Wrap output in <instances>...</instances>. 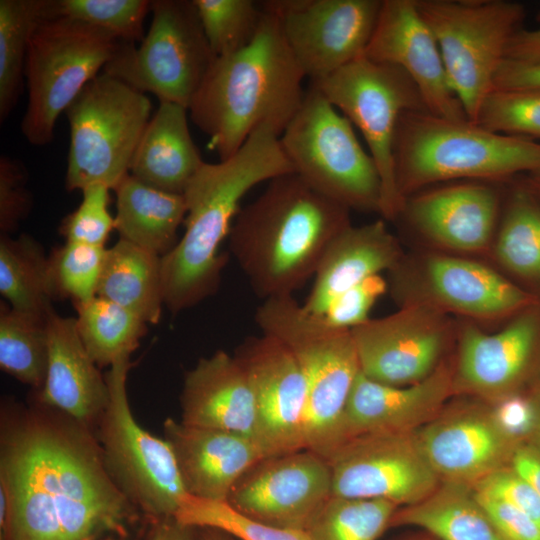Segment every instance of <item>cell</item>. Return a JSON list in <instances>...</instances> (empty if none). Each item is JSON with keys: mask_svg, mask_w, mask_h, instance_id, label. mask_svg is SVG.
<instances>
[{"mask_svg": "<svg viewBox=\"0 0 540 540\" xmlns=\"http://www.w3.org/2000/svg\"><path fill=\"white\" fill-rule=\"evenodd\" d=\"M179 524L221 531L239 540H310L304 530L284 529L250 519L227 501L188 495L174 516Z\"/></svg>", "mask_w": 540, "mask_h": 540, "instance_id": "60d3db41", "label": "cell"}, {"mask_svg": "<svg viewBox=\"0 0 540 540\" xmlns=\"http://www.w3.org/2000/svg\"><path fill=\"white\" fill-rule=\"evenodd\" d=\"M131 366L130 358H124L109 367V403L95 435L108 474L130 503L150 517L173 519L189 494L170 445L143 429L132 414L127 395Z\"/></svg>", "mask_w": 540, "mask_h": 540, "instance_id": "8fae6325", "label": "cell"}, {"mask_svg": "<svg viewBox=\"0 0 540 540\" xmlns=\"http://www.w3.org/2000/svg\"><path fill=\"white\" fill-rule=\"evenodd\" d=\"M106 250L75 242L56 248L49 256L56 298H69L76 304L97 296Z\"/></svg>", "mask_w": 540, "mask_h": 540, "instance_id": "b9f144b4", "label": "cell"}, {"mask_svg": "<svg viewBox=\"0 0 540 540\" xmlns=\"http://www.w3.org/2000/svg\"><path fill=\"white\" fill-rule=\"evenodd\" d=\"M97 540H125V538L124 536H121V535H109V536H105Z\"/></svg>", "mask_w": 540, "mask_h": 540, "instance_id": "6f0895ef", "label": "cell"}, {"mask_svg": "<svg viewBox=\"0 0 540 540\" xmlns=\"http://www.w3.org/2000/svg\"><path fill=\"white\" fill-rule=\"evenodd\" d=\"M416 435L441 481L471 486L507 466L521 444L502 430L492 409L474 404L442 409Z\"/></svg>", "mask_w": 540, "mask_h": 540, "instance_id": "ffe728a7", "label": "cell"}, {"mask_svg": "<svg viewBox=\"0 0 540 540\" xmlns=\"http://www.w3.org/2000/svg\"><path fill=\"white\" fill-rule=\"evenodd\" d=\"M386 289L380 274L368 277L338 296L323 318L335 328L351 330L370 319L371 308Z\"/></svg>", "mask_w": 540, "mask_h": 540, "instance_id": "bcb514c9", "label": "cell"}, {"mask_svg": "<svg viewBox=\"0 0 540 540\" xmlns=\"http://www.w3.org/2000/svg\"><path fill=\"white\" fill-rule=\"evenodd\" d=\"M397 509L383 499L332 495L305 531L310 540H376Z\"/></svg>", "mask_w": 540, "mask_h": 540, "instance_id": "8d00e7d4", "label": "cell"}, {"mask_svg": "<svg viewBox=\"0 0 540 540\" xmlns=\"http://www.w3.org/2000/svg\"><path fill=\"white\" fill-rule=\"evenodd\" d=\"M400 258L398 240L383 220L362 226L350 224L325 251L302 304L304 309L323 316L338 296L368 277L393 270Z\"/></svg>", "mask_w": 540, "mask_h": 540, "instance_id": "4316f807", "label": "cell"}, {"mask_svg": "<svg viewBox=\"0 0 540 540\" xmlns=\"http://www.w3.org/2000/svg\"><path fill=\"white\" fill-rule=\"evenodd\" d=\"M534 404H535V408H536V425H535V430H534V435L536 436L537 438V441H538V445L540 447V391L537 395V398L535 400H533Z\"/></svg>", "mask_w": 540, "mask_h": 540, "instance_id": "11a10c76", "label": "cell"}, {"mask_svg": "<svg viewBox=\"0 0 540 540\" xmlns=\"http://www.w3.org/2000/svg\"><path fill=\"white\" fill-rule=\"evenodd\" d=\"M188 108L160 102L148 122L129 173L163 191L183 194L204 161L188 126Z\"/></svg>", "mask_w": 540, "mask_h": 540, "instance_id": "f1b7e54d", "label": "cell"}, {"mask_svg": "<svg viewBox=\"0 0 540 540\" xmlns=\"http://www.w3.org/2000/svg\"><path fill=\"white\" fill-rule=\"evenodd\" d=\"M193 1L215 57L239 51L254 39L263 14L260 2L252 0Z\"/></svg>", "mask_w": 540, "mask_h": 540, "instance_id": "ab89813d", "label": "cell"}, {"mask_svg": "<svg viewBox=\"0 0 540 540\" xmlns=\"http://www.w3.org/2000/svg\"><path fill=\"white\" fill-rule=\"evenodd\" d=\"M0 293L9 306L31 317L47 320L57 299L49 256L28 234L17 238L1 234Z\"/></svg>", "mask_w": 540, "mask_h": 540, "instance_id": "d6a6232c", "label": "cell"}, {"mask_svg": "<svg viewBox=\"0 0 540 540\" xmlns=\"http://www.w3.org/2000/svg\"><path fill=\"white\" fill-rule=\"evenodd\" d=\"M180 404L183 423L238 433L260 444L253 392L235 355L218 350L201 358L185 374Z\"/></svg>", "mask_w": 540, "mask_h": 540, "instance_id": "d4e9b609", "label": "cell"}, {"mask_svg": "<svg viewBox=\"0 0 540 540\" xmlns=\"http://www.w3.org/2000/svg\"><path fill=\"white\" fill-rule=\"evenodd\" d=\"M151 5L148 0H41V17L78 21L134 43L145 36Z\"/></svg>", "mask_w": 540, "mask_h": 540, "instance_id": "74e56055", "label": "cell"}, {"mask_svg": "<svg viewBox=\"0 0 540 540\" xmlns=\"http://www.w3.org/2000/svg\"><path fill=\"white\" fill-rule=\"evenodd\" d=\"M475 123L495 133L540 138V90L493 89Z\"/></svg>", "mask_w": 540, "mask_h": 540, "instance_id": "7bdbcfd3", "label": "cell"}, {"mask_svg": "<svg viewBox=\"0 0 540 540\" xmlns=\"http://www.w3.org/2000/svg\"><path fill=\"white\" fill-rule=\"evenodd\" d=\"M48 364L36 401L56 409L95 432L109 403V387L86 350L75 318H47Z\"/></svg>", "mask_w": 540, "mask_h": 540, "instance_id": "603a6c76", "label": "cell"}, {"mask_svg": "<svg viewBox=\"0 0 540 540\" xmlns=\"http://www.w3.org/2000/svg\"><path fill=\"white\" fill-rule=\"evenodd\" d=\"M41 19V0L0 1V121L22 94L31 34Z\"/></svg>", "mask_w": 540, "mask_h": 540, "instance_id": "d590c367", "label": "cell"}, {"mask_svg": "<svg viewBox=\"0 0 540 540\" xmlns=\"http://www.w3.org/2000/svg\"><path fill=\"white\" fill-rule=\"evenodd\" d=\"M510 466L529 481L540 495V447L519 444L515 449Z\"/></svg>", "mask_w": 540, "mask_h": 540, "instance_id": "f5cc1de1", "label": "cell"}, {"mask_svg": "<svg viewBox=\"0 0 540 540\" xmlns=\"http://www.w3.org/2000/svg\"><path fill=\"white\" fill-rule=\"evenodd\" d=\"M481 494L503 500L530 516L540 526V495L511 466H504L473 486Z\"/></svg>", "mask_w": 540, "mask_h": 540, "instance_id": "7dc6e473", "label": "cell"}, {"mask_svg": "<svg viewBox=\"0 0 540 540\" xmlns=\"http://www.w3.org/2000/svg\"><path fill=\"white\" fill-rule=\"evenodd\" d=\"M394 162L397 186L405 199L436 182L540 172V143L495 133L469 120L408 111L397 125Z\"/></svg>", "mask_w": 540, "mask_h": 540, "instance_id": "5b68a950", "label": "cell"}, {"mask_svg": "<svg viewBox=\"0 0 540 540\" xmlns=\"http://www.w3.org/2000/svg\"><path fill=\"white\" fill-rule=\"evenodd\" d=\"M474 492L505 540H540V526L526 513L503 500Z\"/></svg>", "mask_w": 540, "mask_h": 540, "instance_id": "c3c4849f", "label": "cell"}, {"mask_svg": "<svg viewBox=\"0 0 540 540\" xmlns=\"http://www.w3.org/2000/svg\"><path fill=\"white\" fill-rule=\"evenodd\" d=\"M235 357L253 392L259 440L267 457L305 449L306 382L295 355L262 334L246 339Z\"/></svg>", "mask_w": 540, "mask_h": 540, "instance_id": "ac0fdd59", "label": "cell"}, {"mask_svg": "<svg viewBox=\"0 0 540 540\" xmlns=\"http://www.w3.org/2000/svg\"><path fill=\"white\" fill-rule=\"evenodd\" d=\"M415 526L438 540H505L471 485L441 481L420 502L397 509L390 526Z\"/></svg>", "mask_w": 540, "mask_h": 540, "instance_id": "4dcf8cb0", "label": "cell"}, {"mask_svg": "<svg viewBox=\"0 0 540 540\" xmlns=\"http://www.w3.org/2000/svg\"><path fill=\"white\" fill-rule=\"evenodd\" d=\"M496 244L497 257L506 268L540 280V207L528 194H514Z\"/></svg>", "mask_w": 540, "mask_h": 540, "instance_id": "f35d334b", "label": "cell"}, {"mask_svg": "<svg viewBox=\"0 0 540 540\" xmlns=\"http://www.w3.org/2000/svg\"><path fill=\"white\" fill-rule=\"evenodd\" d=\"M452 392L453 373L446 365L407 386L379 383L360 371L344 416L343 443L366 434L417 431L442 411Z\"/></svg>", "mask_w": 540, "mask_h": 540, "instance_id": "7402d4cb", "label": "cell"}, {"mask_svg": "<svg viewBox=\"0 0 540 540\" xmlns=\"http://www.w3.org/2000/svg\"><path fill=\"white\" fill-rule=\"evenodd\" d=\"M447 322L434 306L406 303L398 312L351 329L360 371L392 386L422 381L437 367Z\"/></svg>", "mask_w": 540, "mask_h": 540, "instance_id": "e0dca14e", "label": "cell"}, {"mask_svg": "<svg viewBox=\"0 0 540 540\" xmlns=\"http://www.w3.org/2000/svg\"><path fill=\"white\" fill-rule=\"evenodd\" d=\"M416 5L437 40L452 89L475 123L520 30L524 6L505 0H416Z\"/></svg>", "mask_w": 540, "mask_h": 540, "instance_id": "30bf717a", "label": "cell"}, {"mask_svg": "<svg viewBox=\"0 0 540 540\" xmlns=\"http://www.w3.org/2000/svg\"><path fill=\"white\" fill-rule=\"evenodd\" d=\"M350 224L348 208L290 173L270 180L240 209L230 251L258 297L291 296L314 277L332 240Z\"/></svg>", "mask_w": 540, "mask_h": 540, "instance_id": "3957f363", "label": "cell"}, {"mask_svg": "<svg viewBox=\"0 0 540 540\" xmlns=\"http://www.w3.org/2000/svg\"><path fill=\"white\" fill-rule=\"evenodd\" d=\"M74 307L80 338L99 368L130 358L147 333L146 322L105 298L95 296Z\"/></svg>", "mask_w": 540, "mask_h": 540, "instance_id": "836d02e7", "label": "cell"}, {"mask_svg": "<svg viewBox=\"0 0 540 540\" xmlns=\"http://www.w3.org/2000/svg\"><path fill=\"white\" fill-rule=\"evenodd\" d=\"M48 364L47 320L0 303V367L19 382L39 391Z\"/></svg>", "mask_w": 540, "mask_h": 540, "instance_id": "e575fe53", "label": "cell"}, {"mask_svg": "<svg viewBox=\"0 0 540 540\" xmlns=\"http://www.w3.org/2000/svg\"><path fill=\"white\" fill-rule=\"evenodd\" d=\"M164 439L170 445L187 493L227 501L238 481L267 455L247 436L187 425L167 418Z\"/></svg>", "mask_w": 540, "mask_h": 540, "instance_id": "44dd1931", "label": "cell"}, {"mask_svg": "<svg viewBox=\"0 0 540 540\" xmlns=\"http://www.w3.org/2000/svg\"><path fill=\"white\" fill-rule=\"evenodd\" d=\"M539 318L526 312L495 334L473 326L461 333L453 389L489 399H501L519 382L539 336Z\"/></svg>", "mask_w": 540, "mask_h": 540, "instance_id": "cb8c5ba5", "label": "cell"}, {"mask_svg": "<svg viewBox=\"0 0 540 540\" xmlns=\"http://www.w3.org/2000/svg\"><path fill=\"white\" fill-rule=\"evenodd\" d=\"M311 84L361 132L380 177L379 213L395 220L405 201L395 175L397 125L405 112L427 111L416 85L399 67L364 55Z\"/></svg>", "mask_w": 540, "mask_h": 540, "instance_id": "7c38bea8", "label": "cell"}, {"mask_svg": "<svg viewBox=\"0 0 540 540\" xmlns=\"http://www.w3.org/2000/svg\"><path fill=\"white\" fill-rule=\"evenodd\" d=\"M409 221L447 248L478 251L491 239L498 214L495 191L481 183H460L405 198Z\"/></svg>", "mask_w": 540, "mask_h": 540, "instance_id": "484cf974", "label": "cell"}, {"mask_svg": "<svg viewBox=\"0 0 540 540\" xmlns=\"http://www.w3.org/2000/svg\"><path fill=\"white\" fill-rule=\"evenodd\" d=\"M28 173L17 159L0 157V230L9 235L29 214L32 195L27 188Z\"/></svg>", "mask_w": 540, "mask_h": 540, "instance_id": "f6af8a7d", "label": "cell"}, {"mask_svg": "<svg viewBox=\"0 0 540 540\" xmlns=\"http://www.w3.org/2000/svg\"><path fill=\"white\" fill-rule=\"evenodd\" d=\"M505 59L526 64L540 63V28L517 31L507 46Z\"/></svg>", "mask_w": 540, "mask_h": 540, "instance_id": "816d5d0a", "label": "cell"}, {"mask_svg": "<svg viewBox=\"0 0 540 540\" xmlns=\"http://www.w3.org/2000/svg\"><path fill=\"white\" fill-rule=\"evenodd\" d=\"M97 296L158 324L164 305L162 257L119 238L106 250Z\"/></svg>", "mask_w": 540, "mask_h": 540, "instance_id": "1f68e13d", "label": "cell"}, {"mask_svg": "<svg viewBox=\"0 0 540 540\" xmlns=\"http://www.w3.org/2000/svg\"><path fill=\"white\" fill-rule=\"evenodd\" d=\"M122 40L104 30L64 18H42L28 45L27 106L20 127L32 145L54 139L58 117L102 73Z\"/></svg>", "mask_w": 540, "mask_h": 540, "instance_id": "52a82bcc", "label": "cell"}, {"mask_svg": "<svg viewBox=\"0 0 540 540\" xmlns=\"http://www.w3.org/2000/svg\"><path fill=\"white\" fill-rule=\"evenodd\" d=\"M282 149L311 188L348 209L379 212L380 177L352 123L314 85L280 135Z\"/></svg>", "mask_w": 540, "mask_h": 540, "instance_id": "ba28073f", "label": "cell"}, {"mask_svg": "<svg viewBox=\"0 0 540 540\" xmlns=\"http://www.w3.org/2000/svg\"><path fill=\"white\" fill-rule=\"evenodd\" d=\"M140 42H123L102 72L159 102L189 108L215 60L193 0H156Z\"/></svg>", "mask_w": 540, "mask_h": 540, "instance_id": "4fadbf2b", "label": "cell"}, {"mask_svg": "<svg viewBox=\"0 0 540 540\" xmlns=\"http://www.w3.org/2000/svg\"><path fill=\"white\" fill-rule=\"evenodd\" d=\"M364 56L402 69L416 85L430 114L468 120L451 87L437 40L420 15L416 0H382Z\"/></svg>", "mask_w": 540, "mask_h": 540, "instance_id": "d6986e66", "label": "cell"}, {"mask_svg": "<svg viewBox=\"0 0 540 540\" xmlns=\"http://www.w3.org/2000/svg\"><path fill=\"white\" fill-rule=\"evenodd\" d=\"M537 173V179H536V182H537V186L538 188L540 189V172H536Z\"/></svg>", "mask_w": 540, "mask_h": 540, "instance_id": "680465c9", "label": "cell"}, {"mask_svg": "<svg viewBox=\"0 0 540 540\" xmlns=\"http://www.w3.org/2000/svg\"><path fill=\"white\" fill-rule=\"evenodd\" d=\"M332 495L329 462L303 449L260 461L238 481L227 502L257 522L305 531Z\"/></svg>", "mask_w": 540, "mask_h": 540, "instance_id": "2e32d148", "label": "cell"}, {"mask_svg": "<svg viewBox=\"0 0 540 540\" xmlns=\"http://www.w3.org/2000/svg\"><path fill=\"white\" fill-rule=\"evenodd\" d=\"M0 485L9 540L125 536L138 516L108 474L95 432L36 400L2 408Z\"/></svg>", "mask_w": 540, "mask_h": 540, "instance_id": "6da1fadb", "label": "cell"}, {"mask_svg": "<svg viewBox=\"0 0 540 540\" xmlns=\"http://www.w3.org/2000/svg\"><path fill=\"white\" fill-rule=\"evenodd\" d=\"M493 89L540 90V63L526 64L505 59L496 73Z\"/></svg>", "mask_w": 540, "mask_h": 540, "instance_id": "f907efd6", "label": "cell"}, {"mask_svg": "<svg viewBox=\"0 0 540 540\" xmlns=\"http://www.w3.org/2000/svg\"><path fill=\"white\" fill-rule=\"evenodd\" d=\"M424 285L437 305L477 318L502 317L535 303L534 296L490 268L450 256L426 261Z\"/></svg>", "mask_w": 540, "mask_h": 540, "instance_id": "83f0119b", "label": "cell"}, {"mask_svg": "<svg viewBox=\"0 0 540 540\" xmlns=\"http://www.w3.org/2000/svg\"><path fill=\"white\" fill-rule=\"evenodd\" d=\"M114 229L120 239L161 257L178 243L177 231L187 207L183 194L151 187L127 174L114 188Z\"/></svg>", "mask_w": 540, "mask_h": 540, "instance_id": "f546056e", "label": "cell"}, {"mask_svg": "<svg viewBox=\"0 0 540 540\" xmlns=\"http://www.w3.org/2000/svg\"><path fill=\"white\" fill-rule=\"evenodd\" d=\"M110 188L102 184L82 190L79 206L67 215L60 226L66 242L105 247L114 229V217L109 211Z\"/></svg>", "mask_w": 540, "mask_h": 540, "instance_id": "ee69618b", "label": "cell"}, {"mask_svg": "<svg viewBox=\"0 0 540 540\" xmlns=\"http://www.w3.org/2000/svg\"><path fill=\"white\" fill-rule=\"evenodd\" d=\"M151 108L145 93L104 72L87 83L65 111L66 189L102 184L113 190L129 174Z\"/></svg>", "mask_w": 540, "mask_h": 540, "instance_id": "9c48e42d", "label": "cell"}, {"mask_svg": "<svg viewBox=\"0 0 540 540\" xmlns=\"http://www.w3.org/2000/svg\"><path fill=\"white\" fill-rule=\"evenodd\" d=\"M254 320L295 355L306 382L305 449L327 461L343 443L349 397L360 373L351 330L329 325L292 296L264 300Z\"/></svg>", "mask_w": 540, "mask_h": 540, "instance_id": "8992f818", "label": "cell"}, {"mask_svg": "<svg viewBox=\"0 0 540 540\" xmlns=\"http://www.w3.org/2000/svg\"><path fill=\"white\" fill-rule=\"evenodd\" d=\"M192 527L179 524L174 519L163 522L149 540H192Z\"/></svg>", "mask_w": 540, "mask_h": 540, "instance_id": "db71d44e", "label": "cell"}, {"mask_svg": "<svg viewBox=\"0 0 540 540\" xmlns=\"http://www.w3.org/2000/svg\"><path fill=\"white\" fill-rule=\"evenodd\" d=\"M261 7L254 39L239 51L215 58L188 108L220 160L236 153L261 125L281 135L305 96L306 76L279 20Z\"/></svg>", "mask_w": 540, "mask_h": 540, "instance_id": "277c9868", "label": "cell"}, {"mask_svg": "<svg viewBox=\"0 0 540 540\" xmlns=\"http://www.w3.org/2000/svg\"><path fill=\"white\" fill-rule=\"evenodd\" d=\"M497 401L492 413L508 436L521 443V439L534 433L536 408L533 400L508 394Z\"/></svg>", "mask_w": 540, "mask_h": 540, "instance_id": "681fc988", "label": "cell"}, {"mask_svg": "<svg viewBox=\"0 0 540 540\" xmlns=\"http://www.w3.org/2000/svg\"><path fill=\"white\" fill-rule=\"evenodd\" d=\"M334 496L383 499L410 506L441 483L425 456L416 431L350 438L328 459Z\"/></svg>", "mask_w": 540, "mask_h": 540, "instance_id": "5bb4252c", "label": "cell"}, {"mask_svg": "<svg viewBox=\"0 0 540 540\" xmlns=\"http://www.w3.org/2000/svg\"><path fill=\"white\" fill-rule=\"evenodd\" d=\"M299 66L318 82L364 55L382 0H270Z\"/></svg>", "mask_w": 540, "mask_h": 540, "instance_id": "9a60e30c", "label": "cell"}, {"mask_svg": "<svg viewBox=\"0 0 540 540\" xmlns=\"http://www.w3.org/2000/svg\"><path fill=\"white\" fill-rule=\"evenodd\" d=\"M202 540H229V539L218 534L210 533L204 536Z\"/></svg>", "mask_w": 540, "mask_h": 540, "instance_id": "9f6ffc18", "label": "cell"}, {"mask_svg": "<svg viewBox=\"0 0 540 540\" xmlns=\"http://www.w3.org/2000/svg\"><path fill=\"white\" fill-rule=\"evenodd\" d=\"M290 173L294 170L280 135L268 124L255 129L231 157L203 163L183 193L184 233L162 257L164 305L171 313L191 308L218 290L228 260L220 245L229 236L242 198L257 184Z\"/></svg>", "mask_w": 540, "mask_h": 540, "instance_id": "7a4b0ae2", "label": "cell"}]
</instances>
